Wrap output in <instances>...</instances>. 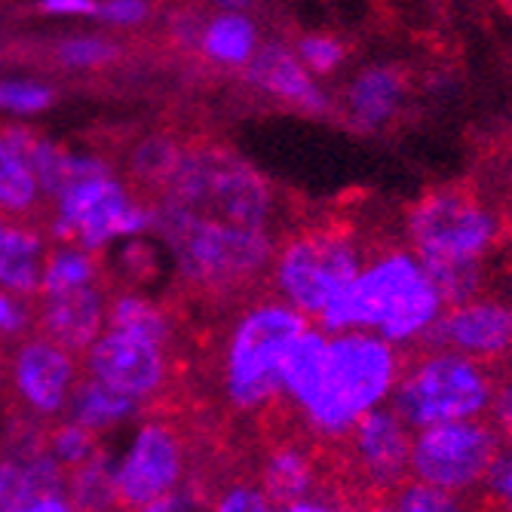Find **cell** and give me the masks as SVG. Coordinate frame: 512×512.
<instances>
[{"instance_id":"obj_1","label":"cell","mask_w":512,"mask_h":512,"mask_svg":"<svg viewBox=\"0 0 512 512\" xmlns=\"http://www.w3.org/2000/svg\"><path fill=\"white\" fill-rule=\"evenodd\" d=\"M402 362L399 347L375 332H329L307 399L295 411L270 405L267 414L310 436L316 445H332L356 427L362 414L390 399Z\"/></svg>"},{"instance_id":"obj_2","label":"cell","mask_w":512,"mask_h":512,"mask_svg":"<svg viewBox=\"0 0 512 512\" xmlns=\"http://www.w3.org/2000/svg\"><path fill=\"white\" fill-rule=\"evenodd\" d=\"M442 310L445 301L421 258L405 249H390L365 261L350 283L322 307L316 322L325 332H375L402 347L421 344Z\"/></svg>"},{"instance_id":"obj_3","label":"cell","mask_w":512,"mask_h":512,"mask_svg":"<svg viewBox=\"0 0 512 512\" xmlns=\"http://www.w3.org/2000/svg\"><path fill=\"white\" fill-rule=\"evenodd\" d=\"M154 227L172 246L178 273L191 295L224 298L246 292L273 264L270 230L240 227L197 215L166 197H154Z\"/></svg>"},{"instance_id":"obj_4","label":"cell","mask_w":512,"mask_h":512,"mask_svg":"<svg viewBox=\"0 0 512 512\" xmlns=\"http://www.w3.org/2000/svg\"><path fill=\"white\" fill-rule=\"evenodd\" d=\"M310 319L283 298L249 304L221 347V393L237 414H264L283 393V365Z\"/></svg>"},{"instance_id":"obj_5","label":"cell","mask_w":512,"mask_h":512,"mask_svg":"<svg viewBox=\"0 0 512 512\" xmlns=\"http://www.w3.org/2000/svg\"><path fill=\"white\" fill-rule=\"evenodd\" d=\"M157 197L206 218L258 230H270L276 209L270 184L240 154L221 145H184L175 175Z\"/></svg>"},{"instance_id":"obj_6","label":"cell","mask_w":512,"mask_h":512,"mask_svg":"<svg viewBox=\"0 0 512 512\" xmlns=\"http://www.w3.org/2000/svg\"><path fill=\"white\" fill-rule=\"evenodd\" d=\"M497 375L488 365L442 347H424L414 359L402 362L399 381L390 393V408L414 430L470 421L488 414Z\"/></svg>"},{"instance_id":"obj_7","label":"cell","mask_w":512,"mask_h":512,"mask_svg":"<svg viewBox=\"0 0 512 512\" xmlns=\"http://www.w3.org/2000/svg\"><path fill=\"white\" fill-rule=\"evenodd\" d=\"M163 414L145 417L132 445L117 460L114 482L120 512H132L142 503L181 488L194 473H203L206 463L215 457L200 445L197 421L184 414H172V408H154Z\"/></svg>"},{"instance_id":"obj_8","label":"cell","mask_w":512,"mask_h":512,"mask_svg":"<svg viewBox=\"0 0 512 512\" xmlns=\"http://www.w3.org/2000/svg\"><path fill=\"white\" fill-rule=\"evenodd\" d=\"M362 249L341 224L307 227L273 255V292L307 319H316L362 270Z\"/></svg>"},{"instance_id":"obj_9","label":"cell","mask_w":512,"mask_h":512,"mask_svg":"<svg viewBox=\"0 0 512 512\" xmlns=\"http://www.w3.org/2000/svg\"><path fill=\"white\" fill-rule=\"evenodd\" d=\"M494 212L460 188H442L417 200L408 212L411 252L421 264L482 261L497 243Z\"/></svg>"},{"instance_id":"obj_10","label":"cell","mask_w":512,"mask_h":512,"mask_svg":"<svg viewBox=\"0 0 512 512\" xmlns=\"http://www.w3.org/2000/svg\"><path fill=\"white\" fill-rule=\"evenodd\" d=\"M145 227H154V206L129 194L111 169L77 178L56 200L53 237L59 243L99 252L114 237H132Z\"/></svg>"},{"instance_id":"obj_11","label":"cell","mask_w":512,"mask_h":512,"mask_svg":"<svg viewBox=\"0 0 512 512\" xmlns=\"http://www.w3.org/2000/svg\"><path fill=\"white\" fill-rule=\"evenodd\" d=\"M0 375L7 378L10 390L4 417L19 414L50 427L68 408V399L80 378V356L56 344L53 338L28 329L25 338H16V344L4 353Z\"/></svg>"},{"instance_id":"obj_12","label":"cell","mask_w":512,"mask_h":512,"mask_svg":"<svg viewBox=\"0 0 512 512\" xmlns=\"http://www.w3.org/2000/svg\"><path fill=\"white\" fill-rule=\"evenodd\" d=\"M500 442V430L482 417L421 427L411 433V479L460 497L473 494L485 479Z\"/></svg>"},{"instance_id":"obj_13","label":"cell","mask_w":512,"mask_h":512,"mask_svg":"<svg viewBox=\"0 0 512 512\" xmlns=\"http://www.w3.org/2000/svg\"><path fill=\"white\" fill-rule=\"evenodd\" d=\"M80 368L83 375L142 405H172V356L160 341L105 325L102 335L80 356Z\"/></svg>"},{"instance_id":"obj_14","label":"cell","mask_w":512,"mask_h":512,"mask_svg":"<svg viewBox=\"0 0 512 512\" xmlns=\"http://www.w3.org/2000/svg\"><path fill=\"white\" fill-rule=\"evenodd\" d=\"M421 344L473 356L485 365H500L512 359V304L485 298L448 304Z\"/></svg>"},{"instance_id":"obj_15","label":"cell","mask_w":512,"mask_h":512,"mask_svg":"<svg viewBox=\"0 0 512 512\" xmlns=\"http://www.w3.org/2000/svg\"><path fill=\"white\" fill-rule=\"evenodd\" d=\"M31 329L83 356L108 322V292L102 283H86L31 298Z\"/></svg>"},{"instance_id":"obj_16","label":"cell","mask_w":512,"mask_h":512,"mask_svg":"<svg viewBox=\"0 0 512 512\" xmlns=\"http://www.w3.org/2000/svg\"><path fill=\"white\" fill-rule=\"evenodd\" d=\"M249 80L264 89L267 96L289 102L301 111L319 114L329 108V99L325 92L313 83L310 71L304 68V62L298 59L295 50H289L286 43H264L261 50H255V56L249 59Z\"/></svg>"},{"instance_id":"obj_17","label":"cell","mask_w":512,"mask_h":512,"mask_svg":"<svg viewBox=\"0 0 512 512\" xmlns=\"http://www.w3.org/2000/svg\"><path fill=\"white\" fill-rule=\"evenodd\" d=\"M46 243L37 227L0 212V289L16 298H34L40 289Z\"/></svg>"},{"instance_id":"obj_18","label":"cell","mask_w":512,"mask_h":512,"mask_svg":"<svg viewBox=\"0 0 512 512\" xmlns=\"http://www.w3.org/2000/svg\"><path fill=\"white\" fill-rule=\"evenodd\" d=\"M402 96H405L402 74L393 65H375L353 77L344 96V108L356 126L378 129L396 114Z\"/></svg>"},{"instance_id":"obj_19","label":"cell","mask_w":512,"mask_h":512,"mask_svg":"<svg viewBox=\"0 0 512 512\" xmlns=\"http://www.w3.org/2000/svg\"><path fill=\"white\" fill-rule=\"evenodd\" d=\"M138 411H142V402H135L132 396H123V393L111 390L108 384L89 378L80 371V378L74 384V393H71L62 417H71V421L83 424L86 430H92L99 436V433L129 421V417H135Z\"/></svg>"},{"instance_id":"obj_20","label":"cell","mask_w":512,"mask_h":512,"mask_svg":"<svg viewBox=\"0 0 512 512\" xmlns=\"http://www.w3.org/2000/svg\"><path fill=\"white\" fill-rule=\"evenodd\" d=\"M40 194L31 166L0 132V212L28 221L40 212Z\"/></svg>"},{"instance_id":"obj_21","label":"cell","mask_w":512,"mask_h":512,"mask_svg":"<svg viewBox=\"0 0 512 512\" xmlns=\"http://www.w3.org/2000/svg\"><path fill=\"white\" fill-rule=\"evenodd\" d=\"M200 46L212 62L221 65H249L258 50V28L252 19L234 13H221L200 31Z\"/></svg>"},{"instance_id":"obj_22","label":"cell","mask_w":512,"mask_h":512,"mask_svg":"<svg viewBox=\"0 0 512 512\" xmlns=\"http://www.w3.org/2000/svg\"><path fill=\"white\" fill-rule=\"evenodd\" d=\"M114 329H126L135 335H145L151 341L160 344H175V325H172V313L160 304H154L151 298L138 295V292H117L108 301V322Z\"/></svg>"},{"instance_id":"obj_23","label":"cell","mask_w":512,"mask_h":512,"mask_svg":"<svg viewBox=\"0 0 512 512\" xmlns=\"http://www.w3.org/2000/svg\"><path fill=\"white\" fill-rule=\"evenodd\" d=\"M181 151H184V145L166 132H154V135L142 138L129 154V172L138 188L151 191L157 197L169 184V178L175 175Z\"/></svg>"},{"instance_id":"obj_24","label":"cell","mask_w":512,"mask_h":512,"mask_svg":"<svg viewBox=\"0 0 512 512\" xmlns=\"http://www.w3.org/2000/svg\"><path fill=\"white\" fill-rule=\"evenodd\" d=\"M102 276L105 273L99 267V252L74 246V243H59L56 249L46 252L37 292H59V289L86 286V283H102Z\"/></svg>"},{"instance_id":"obj_25","label":"cell","mask_w":512,"mask_h":512,"mask_svg":"<svg viewBox=\"0 0 512 512\" xmlns=\"http://www.w3.org/2000/svg\"><path fill=\"white\" fill-rule=\"evenodd\" d=\"M206 512H279V506L264 494L255 476L243 470V473H230L218 482Z\"/></svg>"},{"instance_id":"obj_26","label":"cell","mask_w":512,"mask_h":512,"mask_svg":"<svg viewBox=\"0 0 512 512\" xmlns=\"http://www.w3.org/2000/svg\"><path fill=\"white\" fill-rule=\"evenodd\" d=\"M473 494V512H512V439L500 442L485 479Z\"/></svg>"},{"instance_id":"obj_27","label":"cell","mask_w":512,"mask_h":512,"mask_svg":"<svg viewBox=\"0 0 512 512\" xmlns=\"http://www.w3.org/2000/svg\"><path fill=\"white\" fill-rule=\"evenodd\" d=\"M96 448H99L96 433L71 421V417H59V421L46 427V451L56 457V463L65 473L74 470L77 463H83Z\"/></svg>"},{"instance_id":"obj_28","label":"cell","mask_w":512,"mask_h":512,"mask_svg":"<svg viewBox=\"0 0 512 512\" xmlns=\"http://www.w3.org/2000/svg\"><path fill=\"white\" fill-rule=\"evenodd\" d=\"M390 509L393 512H473L467 503H463L460 494L433 488L417 479H405L390 494Z\"/></svg>"},{"instance_id":"obj_29","label":"cell","mask_w":512,"mask_h":512,"mask_svg":"<svg viewBox=\"0 0 512 512\" xmlns=\"http://www.w3.org/2000/svg\"><path fill=\"white\" fill-rule=\"evenodd\" d=\"M295 53L304 62V68L310 74H319V77L335 74L341 68L344 56H347L344 53V43L335 40V37H329V34H304L298 40V46H295Z\"/></svg>"},{"instance_id":"obj_30","label":"cell","mask_w":512,"mask_h":512,"mask_svg":"<svg viewBox=\"0 0 512 512\" xmlns=\"http://www.w3.org/2000/svg\"><path fill=\"white\" fill-rule=\"evenodd\" d=\"M53 105V89L31 80H0V108L31 114Z\"/></svg>"},{"instance_id":"obj_31","label":"cell","mask_w":512,"mask_h":512,"mask_svg":"<svg viewBox=\"0 0 512 512\" xmlns=\"http://www.w3.org/2000/svg\"><path fill=\"white\" fill-rule=\"evenodd\" d=\"M59 56L68 62V65H80V68H89V65H102L108 59L117 56V50L108 43V40H99V37H74V40H65L59 46Z\"/></svg>"},{"instance_id":"obj_32","label":"cell","mask_w":512,"mask_h":512,"mask_svg":"<svg viewBox=\"0 0 512 512\" xmlns=\"http://www.w3.org/2000/svg\"><path fill=\"white\" fill-rule=\"evenodd\" d=\"M28 329H31V307H25L10 292H0V341L19 338Z\"/></svg>"},{"instance_id":"obj_33","label":"cell","mask_w":512,"mask_h":512,"mask_svg":"<svg viewBox=\"0 0 512 512\" xmlns=\"http://www.w3.org/2000/svg\"><path fill=\"white\" fill-rule=\"evenodd\" d=\"M279 512H365V506L341 497V494H313L279 506Z\"/></svg>"},{"instance_id":"obj_34","label":"cell","mask_w":512,"mask_h":512,"mask_svg":"<svg viewBox=\"0 0 512 512\" xmlns=\"http://www.w3.org/2000/svg\"><path fill=\"white\" fill-rule=\"evenodd\" d=\"M96 16L111 25H138L148 16V4L145 0H108V4H99Z\"/></svg>"},{"instance_id":"obj_35","label":"cell","mask_w":512,"mask_h":512,"mask_svg":"<svg viewBox=\"0 0 512 512\" xmlns=\"http://www.w3.org/2000/svg\"><path fill=\"white\" fill-rule=\"evenodd\" d=\"M4 512H77L74 503L65 497V494H40V497H31L13 509H4Z\"/></svg>"},{"instance_id":"obj_36","label":"cell","mask_w":512,"mask_h":512,"mask_svg":"<svg viewBox=\"0 0 512 512\" xmlns=\"http://www.w3.org/2000/svg\"><path fill=\"white\" fill-rule=\"evenodd\" d=\"M43 10L59 16H96L99 4L96 0H43Z\"/></svg>"},{"instance_id":"obj_37","label":"cell","mask_w":512,"mask_h":512,"mask_svg":"<svg viewBox=\"0 0 512 512\" xmlns=\"http://www.w3.org/2000/svg\"><path fill=\"white\" fill-rule=\"evenodd\" d=\"M218 7H224V10H246V7H252L255 0H215Z\"/></svg>"},{"instance_id":"obj_38","label":"cell","mask_w":512,"mask_h":512,"mask_svg":"<svg viewBox=\"0 0 512 512\" xmlns=\"http://www.w3.org/2000/svg\"><path fill=\"white\" fill-rule=\"evenodd\" d=\"M365 512H393V509H390V497H381V500H371V503L365 506Z\"/></svg>"},{"instance_id":"obj_39","label":"cell","mask_w":512,"mask_h":512,"mask_svg":"<svg viewBox=\"0 0 512 512\" xmlns=\"http://www.w3.org/2000/svg\"><path fill=\"white\" fill-rule=\"evenodd\" d=\"M509 4H512V0H509Z\"/></svg>"}]
</instances>
